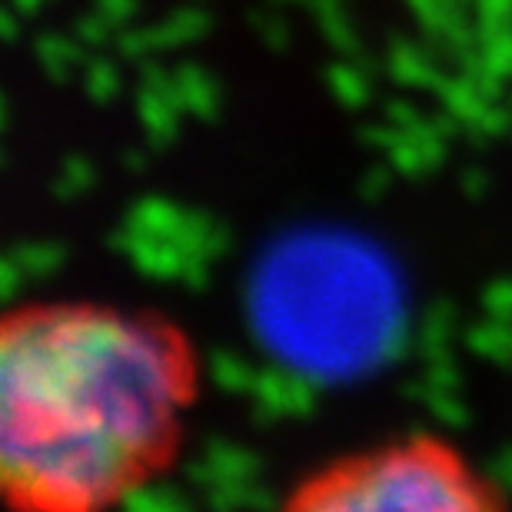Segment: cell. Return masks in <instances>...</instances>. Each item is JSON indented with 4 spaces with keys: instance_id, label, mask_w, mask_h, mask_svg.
<instances>
[{
    "instance_id": "1",
    "label": "cell",
    "mask_w": 512,
    "mask_h": 512,
    "mask_svg": "<svg viewBox=\"0 0 512 512\" xmlns=\"http://www.w3.org/2000/svg\"><path fill=\"white\" fill-rule=\"evenodd\" d=\"M190 386L157 323L97 310L17 316L0 336V439L117 436L143 466Z\"/></svg>"
},
{
    "instance_id": "2",
    "label": "cell",
    "mask_w": 512,
    "mask_h": 512,
    "mask_svg": "<svg viewBox=\"0 0 512 512\" xmlns=\"http://www.w3.org/2000/svg\"><path fill=\"white\" fill-rule=\"evenodd\" d=\"M406 276L380 240L333 223L276 230L247 273L253 343L320 386L403 360Z\"/></svg>"
},
{
    "instance_id": "3",
    "label": "cell",
    "mask_w": 512,
    "mask_h": 512,
    "mask_svg": "<svg viewBox=\"0 0 512 512\" xmlns=\"http://www.w3.org/2000/svg\"><path fill=\"white\" fill-rule=\"evenodd\" d=\"M496 503L433 446L376 456L296 496V506L313 512H466Z\"/></svg>"
},
{
    "instance_id": "4",
    "label": "cell",
    "mask_w": 512,
    "mask_h": 512,
    "mask_svg": "<svg viewBox=\"0 0 512 512\" xmlns=\"http://www.w3.org/2000/svg\"><path fill=\"white\" fill-rule=\"evenodd\" d=\"M127 256L150 280H180V270L187 263V256H183V250L173 240L153 237V233H140V230L133 237V247Z\"/></svg>"
},
{
    "instance_id": "5",
    "label": "cell",
    "mask_w": 512,
    "mask_h": 512,
    "mask_svg": "<svg viewBox=\"0 0 512 512\" xmlns=\"http://www.w3.org/2000/svg\"><path fill=\"white\" fill-rule=\"evenodd\" d=\"M173 84H177V94H180V110H187L197 120H217V110H220V87L207 70L200 64H180L173 70Z\"/></svg>"
},
{
    "instance_id": "6",
    "label": "cell",
    "mask_w": 512,
    "mask_h": 512,
    "mask_svg": "<svg viewBox=\"0 0 512 512\" xmlns=\"http://www.w3.org/2000/svg\"><path fill=\"white\" fill-rule=\"evenodd\" d=\"M117 506L127 512H180L187 509V496L180 493L177 483H140V479H127L117 489Z\"/></svg>"
},
{
    "instance_id": "7",
    "label": "cell",
    "mask_w": 512,
    "mask_h": 512,
    "mask_svg": "<svg viewBox=\"0 0 512 512\" xmlns=\"http://www.w3.org/2000/svg\"><path fill=\"white\" fill-rule=\"evenodd\" d=\"M87 44H80L77 37H64V34H37L34 37V54L44 67L47 80L54 84H64L70 77V67L77 64H87V54H84Z\"/></svg>"
},
{
    "instance_id": "8",
    "label": "cell",
    "mask_w": 512,
    "mask_h": 512,
    "mask_svg": "<svg viewBox=\"0 0 512 512\" xmlns=\"http://www.w3.org/2000/svg\"><path fill=\"white\" fill-rule=\"evenodd\" d=\"M386 67L399 84L406 87H429L436 90V84L443 80V74L433 67V57L426 50H419L416 44H406V40H393L386 57Z\"/></svg>"
},
{
    "instance_id": "9",
    "label": "cell",
    "mask_w": 512,
    "mask_h": 512,
    "mask_svg": "<svg viewBox=\"0 0 512 512\" xmlns=\"http://www.w3.org/2000/svg\"><path fill=\"white\" fill-rule=\"evenodd\" d=\"M203 456L210 459L213 469L220 473V479H256V473L263 469V459L253 453V449L233 446L220 436H207L203 439Z\"/></svg>"
},
{
    "instance_id": "10",
    "label": "cell",
    "mask_w": 512,
    "mask_h": 512,
    "mask_svg": "<svg viewBox=\"0 0 512 512\" xmlns=\"http://www.w3.org/2000/svg\"><path fill=\"white\" fill-rule=\"evenodd\" d=\"M137 114H140L143 130H147L150 147H157V150L167 147V143L173 140V133H177V114H180V110L173 107L163 94H157V90L140 87Z\"/></svg>"
},
{
    "instance_id": "11",
    "label": "cell",
    "mask_w": 512,
    "mask_h": 512,
    "mask_svg": "<svg viewBox=\"0 0 512 512\" xmlns=\"http://www.w3.org/2000/svg\"><path fill=\"white\" fill-rule=\"evenodd\" d=\"M153 50H167L177 44H187V40H200L210 30V17L207 10L200 7H177L173 14L157 27H147Z\"/></svg>"
},
{
    "instance_id": "12",
    "label": "cell",
    "mask_w": 512,
    "mask_h": 512,
    "mask_svg": "<svg viewBox=\"0 0 512 512\" xmlns=\"http://www.w3.org/2000/svg\"><path fill=\"white\" fill-rule=\"evenodd\" d=\"M463 340L469 346V353L483 356V360H493L499 366H512V320L489 316L486 323L469 326Z\"/></svg>"
},
{
    "instance_id": "13",
    "label": "cell",
    "mask_w": 512,
    "mask_h": 512,
    "mask_svg": "<svg viewBox=\"0 0 512 512\" xmlns=\"http://www.w3.org/2000/svg\"><path fill=\"white\" fill-rule=\"evenodd\" d=\"M183 210L177 203L163 200V197H143L127 210L124 223L140 233H153V237H173V230L180 227Z\"/></svg>"
},
{
    "instance_id": "14",
    "label": "cell",
    "mask_w": 512,
    "mask_h": 512,
    "mask_svg": "<svg viewBox=\"0 0 512 512\" xmlns=\"http://www.w3.org/2000/svg\"><path fill=\"white\" fill-rule=\"evenodd\" d=\"M253 373L256 370H250L233 350H210L207 353V376L213 380V386L223 389V393H250Z\"/></svg>"
},
{
    "instance_id": "15",
    "label": "cell",
    "mask_w": 512,
    "mask_h": 512,
    "mask_svg": "<svg viewBox=\"0 0 512 512\" xmlns=\"http://www.w3.org/2000/svg\"><path fill=\"white\" fill-rule=\"evenodd\" d=\"M436 94H439V100H443V107L453 110V114L463 120V124H469V120H473L479 110L486 107V100L479 97V90H476V80L466 77V74L443 77L436 84Z\"/></svg>"
},
{
    "instance_id": "16",
    "label": "cell",
    "mask_w": 512,
    "mask_h": 512,
    "mask_svg": "<svg viewBox=\"0 0 512 512\" xmlns=\"http://www.w3.org/2000/svg\"><path fill=\"white\" fill-rule=\"evenodd\" d=\"M326 87L333 90V97L343 107H363L370 100V77L356 64H346V60L326 67Z\"/></svg>"
},
{
    "instance_id": "17",
    "label": "cell",
    "mask_w": 512,
    "mask_h": 512,
    "mask_svg": "<svg viewBox=\"0 0 512 512\" xmlns=\"http://www.w3.org/2000/svg\"><path fill=\"white\" fill-rule=\"evenodd\" d=\"M217 227V220L210 217L207 210H183V220L180 227L173 230V240L177 247L183 250V256H203V260H210V230Z\"/></svg>"
},
{
    "instance_id": "18",
    "label": "cell",
    "mask_w": 512,
    "mask_h": 512,
    "mask_svg": "<svg viewBox=\"0 0 512 512\" xmlns=\"http://www.w3.org/2000/svg\"><path fill=\"white\" fill-rule=\"evenodd\" d=\"M310 7H313V14L320 17V27H323L326 40H330L340 54H350V57L360 54V44H356V34H353L350 20H346V14H343L340 0H310Z\"/></svg>"
},
{
    "instance_id": "19",
    "label": "cell",
    "mask_w": 512,
    "mask_h": 512,
    "mask_svg": "<svg viewBox=\"0 0 512 512\" xmlns=\"http://www.w3.org/2000/svg\"><path fill=\"white\" fill-rule=\"evenodd\" d=\"M286 386H290V370L280 363L263 366V370L253 373V403L270 406L276 416H286Z\"/></svg>"
},
{
    "instance_id": "20",
    "label": "cell",
    "mask_w": 512,
    "mask_h": 512,
    "mask_svg": "<svg viewBox=\"0 0 512 512\" xmlns=\"http://www.w3.org/2000/svg\"><path fill=\"white\" fill-rule=\"evenodd\" d=\"M10 256L20 263L24 276L44 280L64 263V247L60 243H17V247H10Z\"/></svg>"
},
{
    "instance_id": "21",
    "label": "cell",
    "mask_w": 512,
    "mask_h": 512,
    "mask_svg": "<svg viewBox=\"0 0 512 512\" xmlns=\"http://www.w3.org/2000/svg\"><path fill=\"white\" fill-rule=\"evenodd\" d=\"M84 87H87V97L97 100V104H107V100H114L117 97V87H120L117 67L110 64L107 57H90L87 60Z\"/></svg>"
},
{
    "instance_id": "22",
    "label": "cell",
    "mask_w": 512,
    "mask_h": 512,
    "mask_svg": "<svg viewBox=\"0 0 512 512\" xmlns=\"http://www.w3.org/2000/svg\"><path fill=\"white\" fill-rule=\"evenodd\" d=\"M456 303L453 300H433L426 306V323L419 330V340H436L449 343V336L456 330Z\"/></svg>"
},
{
    "instance_id": "23",
    "label": "cell",
    "mask_w": 512,
    "mask_h": 512,
    "mask_svg": "<svg viewBox=\"0 0 512 512\" xmlns=\"http://www.w3.org/2000/svg\"><path fill=\"white\" fill-rule=\"evenodd\" d=\"M250 483L253 479H217L207 493V506L210 509H220V512H230V509H247L250 503Z\"/></svg>"
},
{
    "instance_id": "24",
    "label": "cell",
    "mask_w": 512,
    "mask_h": 512,
    "mask_svg": "<svg viewBox=\"0 0 512 512\" xmlns=\"http://www.w3.org/2000/svg\"><path fill=\"white\" fill-rule=\"evenodd\" d=\"M250 27H253V34L260 37V44H266L270 50H286V47H290V27H286L283 17H276L273 10L253 7L250 10Z\"/></svg>"
},
{
    "instance_id": "25",
    "label": "cell",
    "mask_w": 512,
    "mask_h": 512,
    "mask_svg": "<svg viewBox=\"0 0 512 512\" xmlns=\"http://www.w3.org/2000/svg\"><path fill=\"white\" fill-rule=\"evenodd\" d=\"M406 137L413 140L419 150H423V160H426L429 170H436L439 163H443V157H446V137L436 130L433 120H419V124H413V127L406 130Z\"/></svg>"
},
{
    "instance_id": "26",
    "label": "cell",
    "mask_w": 512,
    "mask_h": 512,
    "mask_svg": "<svg viewBox=\"0 0 512 512\" xmlns=\"http://www.w3.org/2000/svg\"><path fill=\"white\" fill-rule=\"evenodd\" d=\"M423 406H429V413H433L439 423L443 426H453V429H463L466 426V419H469V413H466V406L459 403V396L453 393V389H433V393L426 396V403Z\"/></svg>"
},
{
    "instance_id": "27",
    "label": "cell",
    "mask_w": 512,
    "mask_h": 512,
    "mask_svg": "<svg viewBox=\"0 0 512 512\" xmlns=\"http://www.w3.org/2000/svg\"><path fill=\"white\" fill-rule=\"evenodd\" d=\"M117 24L114 20H107L100 10H94V14H84V17H77V24H74V37L80 40V44H87V47H100V44H107V40H114L117 37Z\"/></svg>"
},
{
    "instance_id": "28",
    "label": "cell",
    "mask_w": 512,
    "mask_h": 512,
    "mask_svg": "<svg viewBox=\"0 0 512 512\" xmlns=\"http://www.w3.org/2000/svg\"><path fill=\"white\" fill-rule=\"evenodd\" d=\"M389 167H393L396 173H403V177H419V173H426V160H423V150L416 147L413 140L403 133V140L396 143V147H389Z\"/></svg>"
},
{
    "instance_id": "29",
    "label": "cell",
    "mask_w": 512,
    "mask_h": 512,
    "mask_svg": "<svg viewBox=\"0 0 512 512\" xmlns=\"http://www.w3.org/2000/svg\"><path fill=\"white\" fill-rule=\"evenodd\" d=\"M313 389L316 383L303 373L290 370V386H286V416H310L313 413Z\"/></svg>"
},
{
    "instance_id": "30",
    "label": "cell",
    "mask_w": 512,
    "mask_h": 512,
    "mask_svg": "<svg viewBox=\"0 0 512 512\" xmlns=\"http://www.w3.org/2000/svg\"><path fill=\"white\" fill-rule=\"evenodd\" d=\"M486 479H489V486L496 489L499 499H509L512 496V446L499 449V453L489 456Z\"/></svg>"
},
{
    "instance_id": "31",
    "label": "cell",
    "mask_w": 512,
    "mask_h": 512,
    "mask_svg": "<svg viewBox=\"0 0 512 512\" xmlns=\"http://www.w3.org/2000/svg\"><path fill=\"white\" fill-rule=\"evenodd\" d=\"M483 306L489 316L512 320V276H499L483 290Z\"/></svg>"
},
{
    "instance_id": "32",
    "label": "cell",
    "mask_w": 512,
    "mask_h": 512,
    "mask_svg": "<svg viewBox=\"0 0 512 512\" xmlns=\"http://www.w3.org/2000/svg\"><path fill=\"white\" fill-rule=\"evenodd\" d=\"M114 44H117V54L124 57V60H143V57H150V50H153V40H150V30L147 27H133V30H117V37H114Z\"/></svg>"
},
{
    "instance_id": "33",
    "label": "cell",
    "mask_w": 512,
    "mask_h": 512,
    "mask_svg": "<svg viewBox=\"0 0 512 512\" xmlns=\"http://www.w3.org/2000/svg\"><path fill=\"white\" fill-rule=\"evenodd\" d=\"M183 479H187V486L203 489V493H207V489L220 479V473L213 469L210 459L200 453L197 459H187V463H183Z\"/></svg>"
},
{
    "instance_id": "34",
    "label": "cell",
    "mask_w": 512,
    "mask_h": 512,
    "mask_svg": "<svg viewBox=\"0 0 512 512\" xmlns=\"http://www.w3.org/2000/svg\"><path fill=\"white\" fill-rule=\"evenodd\" d=\"M426 380L433 389H456L463 386V373H459L456 360H439V363H426Z\"/></svg>"
},
{
    "instance_id": "35",
    "label": "cell",
    "mask_w": 512,
    "mask_h": 512,
    "mask_svg": "<svg viewBox=\"0 0 512 512\" xmlns=\"http://www.w3.org/2000/svg\"><path fill=\"white\" fill-rule=\"evenodd\" d=\"M403 133H406V130H399V127H393V124L386 120V124H366V127L360 130V140L366 143V147L389 150V147H396V143L403 140Z\"/></svg>"
},
{
    "instance_id": "36",
    "label": "cell",
    "mask_w": 512,
    "mask_h": 512,
    "mask_svg": "<svg viewBox=\"0 0 512 512\" xmlns=\"http://www.w3.org/2000/svg\"><path fill=\"white\" fill-rule=\"evenodd\" d=\"M386 187H389V170L386 167H370L363 173V180H360V197L366 203H373V200L383 197Z\"/></svg>"
},
{
    "instance_id": "37",
    "label": "cell",
    "mask_w": 512,
    "mask_h": 512,
    "mask_svg": "<svg viewBox=\"0 0 512 512\" xmlns=\"http://www.w3.org/2000/svg\"><path fill=\"white\" fill-rule=\"evenodd\" d=\"M383 114H386L389 124L399 127V130H409L413 124H419V120H423V117H419V110L409 104V100H389Z\"/></svg>"
},
{
    "instance_id": "38",
    "label": "cell",
    "mask_w": 512,
    "mask_h": 512,
    "mask_svg": "<svg viewBox=\"0 0 512 512\" xmlns=\"http://www.w3.org/2000/svg\"><path fill=\"white\" fill-rule=\"evenodd\" d=\"M60 173H64V177L74 183L80 193H84L90 183H94V167H90L87 157H67L64 160V170H60Z\"/></svg>"
},
{
    "instance_id": "39",
    "label": "cell",
    "mask_w": 512,
    "mask_h": 512,
    "mask_svg": "<svg viewBox=\"0 0 512 512\" xmlns=\"http://www.w3.org/2000/svg\"><path fill=\"white\" fill-rule=\"evenodd\" d=\"M20 276H24V270H20V263L7 253L4 260H0V300H4V303L14 300Z\"/></svg>"
},
{
    "instance_id": "40",
    "label": "cell",
    "mask_w": 512,
    "mask_h": 512,
    "mask_svg": "<svg viewBox=\"0 0 512 512\" xmlns=\"http://www.w3.org/2000/svg\"><path fill=\"white\" fill-rule=\"evenodd\" d=\"M180 283L187 286V290H203V286L210 283L207 260H203V256H187V263H183V270H180Z\"/></svg>"
},
{
    "instance_id": "41",
    "label": "cell",
    "mask_w": 512,
    "mask_h": 512,
    "mask_svg": "<svg viewBox=\"0 0 512 512\" xmlns=\"http://www.w3.org/2000/svg\"><path fill=\"white\" fill-rule=\"evenodd\" d=\"M94 10H100L107 20H114V24L120 27L124 20H130L133 14L140 10L137 0H94Z\"/></svg>"
},
{
    "instance_id": "42",
    "label": "cell",
    "mask_w": 512,
    "mask_h": 512,
    "mask_svg": "<svg viewBox=\"0 0 512 512\" xmlns=\"http://www.w3.org/2000/svg\"><path fill=\"white\" fill-rule=\"evenodd\" d=\"M476 90H479V97H483L486 104H499V97L506 94V77L483 70V74L476 77Z\"/></svg>"
},
{
    "instance_id": "43",
    "label": "cell",
    "mask_w": 512,
    "mask_h": 512,
    "mask_svg": "<svg viewBox=\"0 0 512 512\" xmlns=\"http://www.w3.org/2000/svg\"><path fill=\"white\" fill-rule=\"evenodd\" d=\"M463 193L469 200H483L486 197V190H489V177H486V170H479V167H466L463 170Z\"/></svg>"
},
{
    "instance_id": "44",
    "label": "cell",
    "mask_w": 512,
    "mask_h": 512,
    "mask_svg": "<svg viewBox=\"0 0 512 512\" xmlns=\"http://www.w3.org/2000/svg\"><path fill=\"white\" fill-rule=\"evenodd\" d=\"M479 20H496V24H509L512 20V0H476Z\"/></svg>"
},
{
    "instance_id": "45",
    "label": "cell",
    "mask_w": 512,
    "mask_h": 512,
    "mask_svg": "<svg viewBox=\"0 0 512 512\" xmlns=\"http://www.w3.org/2000/svg\"><path fill=\"white\" fill-rule=\"evenodd\" d=\"M433 124H436V130L443 133L446 140H453L459 130H466L463 120H459V117L453 114V110H446V107H443V114H436V117H433Z\"/></svg>"
},
{
    "instance_id": "46",
    "label": "cell",
    "mask_w": 512,
    "mask_h": 512,
    "mask_svg": "<svg viewBox=\"0 0 512 512\" xmlns=\"http://www.w3.org/2000/svg\"><path fill=\"white\" fill-rule=\"evenodd\" d=\"M276 506V496L266 489L263 483H250V503H247V509H273Z\"/></svg>"
},
{
    "instance_id": "47",
    "label": "cell",
    "mask_w": 512,
    "mask_h": 512,
    "mask_svg": "<svg viewBox=\"0 0 512 512\" xmlns=\"http://www.w3.org/2000/svg\"><path fill=\"white\" fill-rule=\"evenodd\" d=\"M207 247H210V256H223V253L230 250V230L223 227L220 220H217V227L210 230V243H207Z\"/></svg>"
},
{
    "instance_id": "48",
    "label": "cell",
    "mask_w": 512,
    "mask_h": 512,
    "mask_svg": "<svg viewBox=\"0 0 512 512\" xmlns=\"http://www.w3.org/2000/svg\"><path fill=\"white\" fill-rule=\"evenodd\" d=\"M50 193H54L57 200H64V203H67V200H74V197H80V190L64 177V173H60V177H57L54 183H50Z\"/></svg>"
},
{
    "instance_id": "49",
    "label": "cell",
    "mask_w": 512,
    "mask_h": 512,
    "mask_svg": "<svg viewBox=\"0 0 512 512\" xmlns=\"http://www.w3.org/2000/svg\"><path fill=\"white\" fill-rule=\"evenodd\" d=\"M0 37H4V40H14L17 37V10L14 7L0 10Z\"/></svg>"
},
{
    "instance_id": "50",
    "label": "cell",
    "mask_w": 512,
    "mask_h": 512,
    "mask_svg": "<svg viewBox=\"0 0 512 512\" xmlns=\"http://www.w3.org/2000/svg\"><path fill=\"white\" fill-rule=\"evenodd\" d=\"M409 446H419V449H423V446H433V443H429L426 426H419V423L409 426Z\"/></svg>"
},
{
    "instance_id": "51",
    "label": "cell",
    "mask_w": 512,
    "mask_h": 512,
    "mask_svg": "<svg viewBox=\"0 0 512 512\" xmlns=\"http://www.w3.org/2000/svg\"><path fill=\"white\" fill-rule=\"evenodd\" d=\"M143 163H147V160H143V153H140V150H127V153H124V167H127L130 173H140V170H143Z\"/></svg>"
},
{
    "instance_id": "52",
    "label": "cell",
    "mask_w": 512,
    "mask_h": 512,
    "mask_svg": "<svg viewBox=\"0 0 512 512\" xmlns=\"http://www.w3.org/2000/svg\"><path fill=\"white\" fill-rule=\"evenodd\" d=\"M10 7H14V10H17V14H24V17H30V14H37L40 0H10Z\"/></svg>"
},
{
    "instance_id": "53",
    "label": "cell",
    "mask_w": 512,
    "mask_h": 512,
    "mask_svg": "<svg viewBox=\"0 0 512 512\" xmlns=\"http://www.w3.org/2000/svg\"><path fill=\"white\" fill-rule=\"evenodd\" d=\"M353 64H356V67H360V70H363V74H366V77H370V74H373V70H376V64H373V60H370V57H363V54H353Z\"/></svg>"
},
{
    "instance_id": "54",
    "label": "cell",
    "mask_w": 512,
    "mask_h": 512,
    "mask_svg": "<svg viewBox=\"0 0 512 512\" xmlns=\"http://www.w3.org/2000/svg\"><path fill=\"white\" fill-rule=\"evenodd\" d=\"M310 0H270V7H303Z\"/></svg>"
},
{
    "instance_id": "55",
    "label": "cell",
    "mask_w": 512,
    "mask_h": 512,
    "mask_svg": "<svg viewBox=\"0 0 512 512\" xmlns=\"http://www.w3.org/2000/svg\"><path fill=\"white\" fill-rule=\"evenodd\" d=\"M509 110H512V100H509Z\"/></svg>"
}]
</instances>
